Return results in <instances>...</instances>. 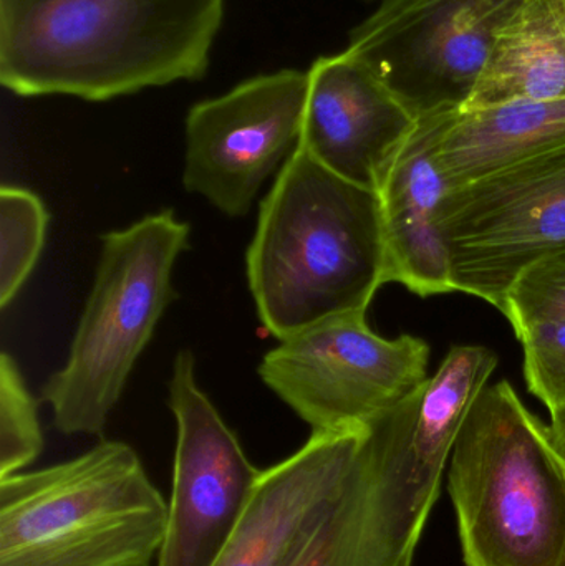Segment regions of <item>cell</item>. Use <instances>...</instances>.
Listing matches in <instances>:
<instances>
[{
  "instance_id": "cell-6",
  "label": "cell",
  "mask_w": 565,
  "mask_h": 566,
  "mask_svg": "<svg viewBox=\"0 0 565 566\" xmlns=\"http://www.w3.org/2000/svg\"><path fill=\"white\" fill-rule=\"evenodd\" d=\"M189 234V224L168 209L102 235L69 359L43 386L42 399L62 434H102L135 363L178 296L172 269Z\"/></svg>"
},
{
  "instance_id": "cell-4",
  "label": "cell",
  "mask_w": 565,
  "mask_h": 566,
  "mask_svg": "<svg viewBox=\"0 0 565 566\" xmlns=\"http://www.w3.org/2000/svg\"><path fill=\"white\" fill-rule=\"evenodd\" d=\"M448 491L467 566H565V458L510 382L468 412Z\"/></svg>"
},
{
  "instance_id": "cell-20",
  "label": "cell",
  "mask_w": 565,
  "mask_h": 566,
  "mask_svg": "<svg viewBox=\"0 0 565 566\" xmlns=\"http://www.w3.org/2000/svg\"><path fill=\"white\" fill-rule=\"evenodd\" d=\"M501 312L516 333L540 319L565 318V251L524 272Z\"/></svg>"
},
{
  "instance_id": "cell-16",
  "label": "cell",
  "mask_w": 565,
  "mask_h": 566,
  "mask_svg": "<svg viewBox=\"0 0 565 566\" xmlns=\"http://www.w3.org/2000/svg\"><path fill=\"white\" fill-rule=\"evenodd\" d=\"M565 98V0H524L464 109Z\"/></svg>"
},
{
  "instance_id": "cell-1",
  "label": "cell",
  "mask_w": 565,
  "mask_h": 566,
  "mask_svg": "<svg viewBox=\"0 0 565 566\" xmlns=\"http://www.w3.org/2000/svg\"><path fill=\"white\" fill-rule=\"evenodd\" d=\"M226 0H0V83L108 102L205 78Z\"/></svg>"
},
{
  "instance_id": "cell-3",
  "label": "cell",
  "mask_w": 565,
  "mask_h": 566,
  "mask_svg": "<svg viewBox=\"0 0 565 566\" xmlns=\"http://www.w3.org/2000/svg\"><path fill=\"white\" fill-rule=\"evenodd\" d=\"M496 353L453 346L410 396L365 428L334 509L335 566H414L458 434Z\"/></svg>"
},
{
  "instance_id": "cell-5",
  "label": "cell",
  "mask_w": 565,
  "mask_h": 566,
  "mask_svg": "<svg viewBox=\"0 0 565 566\" xmlns=\"http://www.w3.org/2000/svg\"><path fill=\"white\" fill-rule=\"evenodd\" d=\"M166 524L168 502L125 442L0 479V566H151Z\"/></svg>"
},
{
  "instance_id": "cell-15",
  "label": "cell",
  "mask_w": 565,
  "mask_h": 566,
  "mask_svg": "<svg viewBox=\"0 0 565 566\" xmlns=\"http://www.w3.org/2000/svg\"><path fill=\"white\" fill-rule=\"evenodd\" d=\"M565 148V98L520 99L450 113L435 145L448 188Z\"/></svg>"
},
{
  "instance_id": "cell-10",
  "label": "cell",
  "mask_w": 565,
  "mask_h": 566,
  "mask_svg": "<svg viewBox=\"0 0 565 566\" xmlns=\"http://www.w3.org/2000/svg\"><path fill=\"white\" fill-rule=\"evenodd\" d=\"M308 73L281 70L196 103L186 116L182 186L244 218L265 179L301 145Z\"/></svg>"
},
{
  "instance_id": "cell-2",
  "label": "cell",
  "mask_w": 565,
  "mask_h": 566,
  "mask_svg": "<svg viewBox=\"0 0 565 566\" xmlns=\"http://www.w3.org/2000/svg\"><path fill=\"white\" fill-rule=\"evenodd\" d=\"M385 259L378 192L299 146L262 201L245 255L262 326L281 342L331 316L367 312L387 283Z\"/></svg>"
},
{
  "instance_id": "cell-7",
  "label": "cell",
  "mask_w": 565,
  "mask_h": 566,
  "mask_svg": "<svg viewBox=\"0 0 565 566\" xmlns=\"http://www.w3.org/2000/svg\"><path fill=\"white\" fill-rule=\"evenodd\" d=\"M430 346L387 339L367 312L331 316L281 339L258 371L312 432L355 431L390 411L428 378Z\"/></svg>"
},
{
  "instance_id": "cell-22",
  "label": "cell",
  "mask_w": 565,
  "mask_h": 566,
  "mask_svg": "<svg viewBox=\"0 0 565 566\" xmlns=\"http://www.w3.org/2000/svg\"><path fill=\"white\" fill-rule=\"evenodd\" d=\"M367 2H375V0H367ZM378 2H380V0H378Z\"/></svg>"
},
{
  "instance_id": "cell-17",
  "label": "cell",
  "mask_w": 565,
  "mask_h": 566,
  "mask_svg": "<svg viewBox=\"0 0 565 566\" xmlns=\"http://www.w3.org/2000/svg\"><path fill=\"white\" fill-rule=\"evenodd\" d=\"M49 212L29 189H0V306L7 308L32 274L45 242Z\"/></svg>"
},
{
  "instance_id": "cell-19",
  "label": "cell",
  "mask_w": 565,
  "mask_h": 566,
  "mask_svg": "<svg viewBox=\"0 0 565 566\" xmlns=\"http://www.w3.org/2000/svg\"><path fill=\"white\" fill-rule=\"evenodd\" d=\"M516 335L523 343L530 391L551 415L559 411L565 406V318L540 319Z\"/></svg>"
},
{
  "instance_id": "cell-18",
  "label": "cell",
  "mask_w": 565,
  "mask_h": 566,
  "mask_svg": "<svg viewBox=\"0 0 565 566\" xmlns=\"http://www.w3.org/2000/svg\"><path fill=\"white\" fill-rule=\"evenodd\" d=\"M43 448L39 402L9 353L0 356V479L19 474Z\"/></svg>"
},
{
  "instance_id": "cell-12",
  "label": "cell",
  "mask_w": 565,
  "mask_h": 566,
  "mask_svg": "<svg viewBox=\"0 0 565 566\" xmlns=\"http://www.w3.org/2000/svg\"><path fill=\"white\" fill-rule=\"evenodd\" d=\"M301 148L341 178L378 192L418 119L350 52L308 70Z\"/></svg>"
},
{
  "instance_id": "cell-14",
  "label": "cell",
  "mask_w": 565,
  "mask_h": 566,
  "mask_svg": "<svg viewBox=\"0 0 565 566\" xmlns=\"http://www.w3.org/2000/svg\"><path fill=\"white\" fill-rule=\"evenodd\" d=\"M448 115L418 119L378 189L387 254L385 282L401 283L420 296L454 292L450 255L438 228V208L450 188L435 159Z\"/></svg>"
},
{
  "instance_id": "cell-11",
  "label": "cell",
  "mask_w": 565,
  "mask_h": 566,
  "mask_svg": "<svg viewBox=\"0 0 565 566\" xmlns=\"http://www.w3.org/2000/svg\"><path fill=\"white\" fill-rule=\"evenodd\" d=\"M195 355L181 349L168 405L178 426L168 524L156 566H215L241 522L262 471L196 382Z\"/></svg>"
},
{
  "instance_id": "cell-13",
  "label": "cell",
  "mask_w": 565,
  "mask_h": 566,
  "mask_svg": "<svg viewBox=\"0 0 565 566\" xmlns=\"http://www.w3.org/2000/svg\"><path fill=\"white\" fill-rule=\"evenodd\" d=\"M365 429L312 432L304 448L262 471L215 566H282L312 522L344 491Z\"/></svg>"
},
{
  "instance_id": "cell-21",
  "label": "cell",
  "mask_w": 565,
  "mask_h": 566,
  "mask_svg": "<svg viewBox=\"0 0 565 566\" xmlns=\"http://www.w3.org/2000/svg\"><path fill=\"white\" fill-rule=\"evenodd\" d=\"M551 418H553V422L550 426L551 434H553L554 442H556L561 454L565 458V406L559 411L553 412Z\"/></svg>"
},
{
  "instance_id": "cell-9",
  "label": "cell",
  "mask_w": 565,
  "mask_h": 566,
  "mask_svg": "<svg viewBox=\"0 0 565 566\" xmlns=\"http://www.w3.org/2000/svg\"><path fill=\"white\" fill-rule=\"evenodd\" d=\"M524 0H380L348 33L368 66L415 118L467 108L501 30Z\"/></svg>"
},
{
  "instance_id": "cell-8",
  "label": "cell",
  "mask_w": 565,
  "mask_h": 566,
  "mask_svg": "<svg viewBox=\"0 0 565 566\" xmlns=\"http://www.w3.org/2000/svg\"><path fill=\"white\" fill-rule=\"evenodd\" d=\"M438 228L454 292L503 308L524 272L565 251V148L450 189Z\"/></svg>"
}]
</instances>
